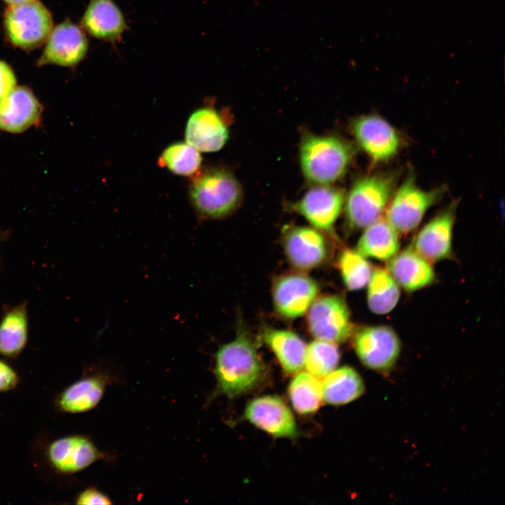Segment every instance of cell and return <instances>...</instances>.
Listing matches in <instances>:
<instances>
[{
    "label": "cell",
    "mask_w": 505,
    "mask_h": 505,
    "mask_svg": "<svg viewBox=\"0 0 505 505\" xmlns=\"http://www.w3.org/2000/svg\"><path fill=\"white\" fill-rule=\"evenodd\" d=\"M263 372V364L257 348L251 338L244 333H238L215 354L214 373L217 389L227 397L233 398L253 389Z\"/></svg>",
    "instance_id": "cell-1"
},
{
    "label": "cell",
    "mask_w": 505,
    "mask_h": 505,
    "mask_svg": "<svg viewBox=\"0 0 505 505\" xmlns=\"http://www.w3.org/2000/svg\"><path fill=\"white\" fill-rule=\"evenodd\" d=\"M20 381V377L15 370L5 361L0 359V392L15 389Z\"/></svg>",
    "instance_id": "cell-31"
},
{
    "label": "cell",
    "mask_w": 505,
    "mask_h": 505,
    "mask_svg": "<svg viewBox=\"0 0 505 505\" xmlns=\"http://www.w3.org/2000/svg\"><path fill=\"white\" fill-rule=\"evenodd\" d=\"M354 152L353 146L340 137L307 135L299 149L302 170L309 181L329 184L345 173Z\"/></svg>",
    "instance_id": "cell-2"
},
{
    "label": "cell",
    "mask_w": 505,
    "mask_h": 505,
    "mask_svg": "<svg viewBox=\"0 0 505 505\" xmlns=\"http://www.w3.org/2000/svg\"><path fill=\"white\" fill-rule=\"evenodd\" d=\"M159 163L174 174L190 176L199 169L201 156L199 151L187 142H177L163 150Z\"/></svg>",
    "instance_id": "cell-28"
},
{
    "label": "cell",
    "mask_w": 505,
    "mask_h": 505,
    "mask_svg": "<svg viewBox=\"0 0 505 505\" xmlns=\"http://www.w3.org/2000/svg\"><path fill=\"white\" fill-rule=\"evenodd\" d=\"M43 107L32 91L15 86L0 100V130L18 133L39 123Z\"/></svg>",
    "instance_id": "cell-16"
},
{
    "label": "cell",
    "mask_w": 505,
    "mask_h": 505,
    "mask_svg": "<svg viewBox=\"0 0 505 505\" xmlns=\"http://www.w3.org/2000/svg\"><path fill=\"white\" fill-rule=\"evenodd\" d=\"M321 384L323 400L332 405L351 403L359 398L365 390L361 377L349 366L332 370Z\"/></svg>",
    "instance_id": "cell-25"
},
{
    "label": "cell",
    "mask_w": 505,
    "mask_h": 505,
    "mask_svg": "<svg viewBox=\"0 0 505 505\" xmlns=\"http://www.w3.org/2000/svg\"><path fill=\"white\" fill-rule=\"evenodd\" d=\"M81 25L93 37L111 42L119 39L127 29L123 15L113 0H90Z\"/></svg>",
    "instance_id": "cell-20"
},
{
    "label": "cell",
    "mask_w": 505,
    "mask_h": 505,
    "mask_svg": "<svg viewBox=\"0 0 505 505\" xmlns=\"http://www.w3.org/2000/svg\"><path fill=\"white\" fill-rule=\"evenodd\" d=\"M318 292L316 282L306 275L292 274L281 276L273 288L275 309L287 318L299 317L307 311Z\"/></svg>",
    "instance_id": "cell-12"
},
{
    "label": "cell",
    "mask_w": 505,
    "mask_h": 505,
    "mask_svg": "<svg viewBox=\"0 0 505 505\" xmlns=\"http://www.w3.org/2000/svg\"><path fill=\"white\" fill-rule=\"evenodd\" d=\"M3 1L9 6V5H15V4H22V3L28 1L29 0H3Z\"/></svg>",
    "instance_id": "cell-34"
},
{
    "label": "cell",
    "mask_w": 505,
    "mask_h": 505,
    "mask_svg": "<svg viewBox=\"0 0 505 505\" xmlns=\"http://www.w3.org/2000/svg\"><path fill=\"white\" fill-rule=\"evenodd\" d=\"M365 229L356 248L362 255L386 261L398 253V233L386 219L380 217Z\"/></svg>",
    "instance_id": "cell-23"
},
{
    "label": "cell",
    "mask_w": 505,
    "mask_h": 505,
    "mask_svg": "<svg viewBox=\"0 0 505 505\" xmlns=\"http://www.w3.org/2000/svg\"><path fill=\"white\" fill-rule=\"evenodd\" d=\"M84 30L69 20L53 28L37 65H46L73 67L81 62L88 50Z\"/></svg>",
    "instance_id": "cell-10"
},
{
    "label": "cell",
    "mask_w": 505,
    "mask_h": 505,
    "mask_svg": "<svg viewBox=\"0 0 505 505\" xmlns=\"http://www.w3.org/2000/svg\"><path fill=\"white\" fill-rule=\"evenodd\" d=\"M1 263V262H0Z\"/></svg>",
    "instance_id": "cell-35"
},
{
    "label": "cell",
    "mask_w": 505,
    "mask_h": 505,
    "mask_svg": "<svg viewBox=\"0 0 505 505\" xmlns=\"http://www.w3.org/2000/svg\"><path fill=\"white\" fill-rule=\"evenodd\" d=\"M109 382L106 375L93 373L82 377L63 389L55 398L57 410L70 414L93 410L101 400Z\"/></svg>",
    "instance_id": "cell-19"
},
{
    "label": "cell",
    "mask_w": 505,
    "mask_h": 505,
    "mask_svg": "<svg viewBox=\"0 0 505 505\" xmlns=\"http://www.w3.org/2000/svg\"><path fill=\"white\" fill-rule=\"evenodd\" d=\"M27 302L6 310L0 321V355L17 358L28 341L29 321Z\"/></svg>",
    "instance_id": "cell-22"
},
{
    "label": "cell",
    "mask_w": 505,
    "mask_h": 505,
    "mask_svg": "<svg viewBox=\"0 0 505 505\" xmlns=\"http://www.w3.org/2000/svg\"><path fill=\"white\" fill-rule=\"evenodd\" d=\"M338 267L345 286L349 290H358L368 285L372 267L356 250L345 249L339 256Z\"/></svg>",
    "instance_id": "cell-30"
},
{
    "label": "cell",
    "mask_w": 505,
    "mask_h": 505,
    "mask_svg": "<svg viewBox=\"0 0 505 505\" xmlns=\"http://www.w3.org/2000/svg\"><path fill=\"white\" fill-rule=\"evenodd\" d=\"M191 202L203 217L220 218L232 213L241 202L242 191L236 178L222 169L197 176L189 189Z\"/></svg>",
    "instance_id": "cell-4"
},
{
    "label": "cell",
    "mask_w": 505,
    "mask_h": 505,
    "mask_svg": "<svg viewBox=\"0 0 505 505\" xmlns=\"http://www.w3.org/2000/svg\"><path fill=\"white\" fill-rule=\"evenodd\" d=\"M351 126L358 144L373 163L385 162L398 153L400 135L384 119L375 114L363 115L354 119Z\"/></svg>",
    "instance_id": "cell-9"
},
{
    "label": "cell",
    "mask_w": 505,
    "mask_h": 505,
    "mask_svg": "<svg viewBox=\"0 0 505 505\" xmlns=\"http://www.w3.org/2000/svg\"><path fill=\"white\" fill-rule=\"evenodd\" d=\"M288 396L297 412L300 415L314 413L323 400L322 384L311 374L299 372L288 386Z\"/></svg>",
    "instance_id": "cell-27"
},
{
    "label": "cell",
    "mask_w": 505,
    "mask_h": 505,
    "mask_svg": "<svg viewBox=\"0 0 505 505\" xmlns=\"http://www.w3.org/2000/svg\"><path fill=\"white\" fill-rule=\"evenodd\" d=\"M367 286L368 304L373 313L385 314L396 306L400 297L399 285L388 270L374 269Z\"/></svg>",
    "instance_id": "cell-26"
},
{
    "label": "cell",
    "mask_w": 505,
    "mask_h": 505,
    "mask_svg": "<svg viewBox=\"0 0 505 505\" xmlns=\"http://www.w3.org/2000/svg\"><path fill=\"white\" fill-rule=\"evenodd\" d=\"M245 417L251 424L276 438L297 435L294 416L284 401L276 396H266L252 400L246 407Z\"/></svg>",
    "instance_id": "cell-14"
},
{
    "label": "cell",
    "mask_w": 505,
    "mask_h": 505,
    "mask_svg": "<svg viewBox=\"0 0 505 505\" xmlns=\"http://www.w3.org/2000/svg\"><path fill=\"white\" fill-rule=\"evenodd\" d=\"M344 201L341 190L323 185L309 190L294 209L316 228L329 231L339 216Z\"/></svg>",
    "instance_id": "cell-15"
},
{
    "label": "cell",
    "mask_w": 505,
    "mask_h": 505,
    "mask_svg": "<svg viewBox=\"0 0 505 505\" xmlns=\"http://www.w3.org/2000/svg\"><path fill=\"white\" fill-rule=\"evenodd\" d=\"M354 346L361 363L380 373H388L400 353L396 333L388 326H365L356 330Z\"/></svg>",
    "instance_id": "cell-8"
},
{
    "label": "cell",
    "mask_w": 505,
    "mask_h": 505,
    "mask_svg": "<svg viewBox=\"0 0 505 505\" xmlns=\"http://www.w3.org/2000/svg\"><path fill=\"white\" fill-rule=\"evenodd\" d=\"M307 323L314 337L335 344L346 341L354 332L348 306L336 295L316 298L309 308Z\"/></svg>",
    "instance_id": "cell-7"
},
{
    "label": "cell",
    "mask_w": 505,
    "mask_h": 505,
    "mask_svg": "<svg viewBox=\"0 0 505 505\" xmlns=\"http://www.w3.org/2000/svg\"><path fill=\"white\" fill-rule=\"evenodd\" d=\"M229 132L220 114L210 107L196 109L189 116L185 128L186 142L199 152L220 150L228 140Z\"/></svg>",
    "instance_id": "cell-17"
},
{
    "label": "cell",
    "mask_w": 505,
    "mask_h": 505,
    "mask_svg": "<svg viewBox=\"0 0 505 505\" xmlns=\"http://www.w3.org/2000/svg\"><path fill=\"white\" fill-rule=\"evenodd\" d=\"M104 454L93 441L81 435L59 438L50 443L46 458L50 468L60 475H72L86 469Z\"/></svg>",
    "instance_id": "cell-11"
},
{
    "label": "cell",
    "mask_w": 505,
    "mask_h": 505,
    "mask_svg": "<svg viewBox=\"0 0 505 505\" xmlns=\"http://www.w3.org/2000/svg\"><path fill=\"white\" fill-rule=\"evenodd\" d=\"M283 246L290 262L301 270H309L322 264L327 256L323 236L316 229L295 227L287 231Z\"/></svg>",
    "instance_id": "cell-18"
},
{
    "label": "cell",
    "mask_w": 505,
    "mask_h": 505,
    "mask_svg": "<svg viewBox=\"0 0 505 505\" xmlns=\"http://www.w3.org/2000/svg\"><path fill=\"white\" fill-rule=\"evenodd\" d=\"M3 26L6 38L24 50L35 49L47 40L53 28L48 9L39 0L9 5L4 11Z\"/></svg>",
    "instance_id": "cell-5"
},
{
    "label": "cell",
    "mask_w": 505,
    "mask_h": 505,
    "mask_svg": "<svg viewBox=\"0 0 505 505\" xmlns=\"http://www.w3.org/2000/svg\"><path fill=\"white\" fill-rule=\"evenodd\" d=\"M388 271L403 289L413 292L433 283L435 273L430 262L410 245L393 257Z\"/></svg>",
    "instance_id": "cell-21"
},
{
    "label": "cell",
    "mask_w": 505,
    "mask_h": 505,
    "mask_svg": "<svg viewBox=\"0 0 505 505\" xmlns=\"http://www.w3.org/2000/svg\"><path fill=\"white\" fill-rule=\"evenodd\" d=\"M262 337L286 372L295 374L302 369L306 345L297 334L287 330L267 328Z\"/></svg>",
    "instance_id": "cell-24"
},
{
    "label": "cell",
    "mask_w": 505,
    "mask_h": 505,
    "mask_svg": "<svg viewBox=\"0 0 505 505\" xmlns=\"http://www.w3.org/2000/svg\"><path fill=\"white\" fill-rule=\"evenodd\" d=\"M75 504L84 505H109L111 499L95 487H88L81 492L75 499Z\"/></svg>",
    "instance_id": "cell-32"
},
{
    "label": "cell",
    "mask_w": 505,
    "mask_h": 505,
    "mask_svg": "<svg viewBox=\"0 0 505 505\" xmlns=\"http://www.w3.org/2000/svg\"><path fill=\"white\" fill-rule=\"evenodd\" d=\"M443 187L430 190L419 187L412 172L394 191L386 210V220L400 234L416 229L426 211L443 196Z\"/></svg>",
    "instance_id": "cell-6"
},
{
    "label": "cell",
    "mask_w": 505,
    "mask_h": 505,
    "mask_svg": "<svg viewBox=\"0 0 505 505\" xmlns=\"http://www.w3.org/2000/svg\"><path fill=\"white\" fill-rule=\"evenodd\" d=\"M396 180L392 173H381L355 181L344 201L346 220L351 228H365L381 217L394 192Z\"/></svg>",
    "instance_id": "cell-3"
},
{
    "label": "cell",
    "mask_w": 505,
    "mask_h": 505,
    "mask_svg": "<svg viewBox=\"0 0 505 505\" xmlns=\"http://www.w3.org/2000/svg\"><path fill=\"white\" fill-rule=\"evenodd\" d=\"M16 86V77L11 67L0 60V100Z\"/></svg>",
    "instance_id": "cell-33"
},
{
    "label": "cell",
    "mask_w": 505,
    "mask_h": 505,
    "mask_svg": "<svg viewBox=\"0 0 505 505\" xmlns=\"http://www.w3.org/2000/svg\"><path fill=\"white\" fill-rule=\"evenodd\" d=\"M456 209L457 203L453 202L431 219L417 234L412 245L429 262H438L450 257Z\"/></svg>",
    "instance_id": "cell-13"
},
{
    "label": "cell",
    "mask_w": 505,
    "mask_h": 505,
    "mask_svg": "<svg viewBox=\"0 0 505 505\" xmlns=\"http://www.w3.org/2000/svg\"><path fill=\"white\" fill-rule=\"evenodd\" d=\"M339 361V352L335 343L318 339L306 346L304 366L308 373L319 378L335 370Z\"/></svg>",
    "instance_id": "cell-29"
}]
</instances>
